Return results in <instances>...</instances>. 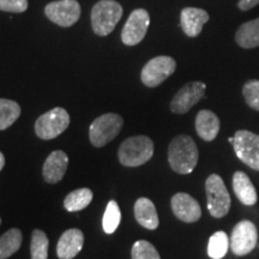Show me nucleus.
<instances>
[{
	"instance_id": "11",
	"label": "nucleus",
	"mask_w": 259,
	"mask_h": 259,
	"mask_svg": "<svg viewBox=\"0 0 259 259\" xmlns=\"http://www.w3.org/2000/svg\"><path fill=\"white\" fill-rule=\"evenodd\" d=\"M45 14L53 23L67 28L77 23L80 17V5L77 0H59L48 4Z\"/></svg>"
},
{
	"instance_id": "20",
	"label": "nucleus",
	"mask_w": 259,
	"mask_h": 259,
	"mask_svg": "<svg viewBox=\"0 0 259 259\" xmlns=\"http://www.w3.org/2000/svg\"><path fill=\"white\" fill-rule=\"evenodd\" d=\"M235 41L241 48L252 50L259 46V17L246 22L235 32Z\"/></svg>"
},
{
	"instance_id": "5",
	"label": "nucleus",
	"mask_w": 259,
	"mask_h": 259,
	"mask_svg": "<svg viewBox=\"0 0 259 259\" xmlns=\"http://www.w3.org/2000/svg\"><path fill=\"white\" fill-rule=\"evenodd\" d=\"M205 192L210 215L215 219L226 216L231 209V196L222 178L218 174H211L205 181Z\"/></svg>"
},
{
	"instance_id": "17",
	"label": "nucleus",
	"mask_w": 259,
	"mask_h": 259,
	"mask_svg": "<svg viewBox=\"0 0 259 259\" xmlns=\"http://www.w3.org/2000/svg\"><path fill=\"white\" fill-rule=\"evenodd\" d=\"M196 131L203 141H213L220 132V119L218 115L208 109L198 112L196 116Z\"/></svg>"
},
{
	"instance_id": "28",
	"label": "nucleus",
	"mask_w": 259,
	"mask_h": 259,
	"mask_svg": "<svg viewBox=\"0 0 259 259\" xmlns=\"http://www.w3.org/2000/svg\"><path fill=\"white\" fill-rule=\"evenodd\" d=\"M242 95H244L246 103L252 109L259 112V80L252 79L245 83L244 88H242Z\"/></svg>"
},
{
	"instance_id": "27",
	"label": "nucleus",
	"mask_w": 259,
	"mask_h": 259,
	"mask_svg": "<svg viewBox=\"0 0 259 259\" xmlns=\"http://www.w3.org/2000/svg\"><path fill=\"white\" fill-rule=\"evenodd\" d=\"M132 259H161L155 246L147 240L135 242L131 251Z\"/></svg>"
},
{
	"instance_id": "18",
	"label": "nucleus",
	"mask_w": 259,
	"mask_h": 259,
	"mask_svg": "<svg viewBox=\"0 0 259 259\" xmlns=\"http://www.w3.org/2000/svg\"><path fill=\"white\" fill-rule=\"evenodd\" d=\"M233 190L236 198L245 205H254L257 203V191L248 176L244 171H235L233 176Z\"/></svg>"
},
{
	"instance_id": "2",
	"label": "nucleus",
	"mask_w": 259,
	"mask_h": 259,
	"mask_svg": "<svg viewBox=\"0 0 259 259\" xmlns=\"http://www.w3.org/2000/svg\"><path fill=\"white\" fill-rule=\"evenodd\" d=\"M154 143L147 136L130 137L121 143L118 150L119 161L122 166L139 167L153 157Z\"/></svg>"
},
{
	"instance_id": "7",
	"label": "nucleus",
	"mask_w": 259,
	"mask_h": 259,
	"mask_svg": "<svg viewBox=\"0 0 259 259\" xmlns=\"http://www.w3.org/2000/svg\"><path fill=\"white\" fill-rule=\"evenodd\" d=\"M177 69L176 60L171 57L160 56L149 60L141 72V79L149 88H156L170 77Z\"/></svg>"
},
{
	"instance_id": "26",
	"label": "nucleus",
	"mask_w": 259,
	"mask_h": 259,
	"mask_svg": "<svg viewBox=\"0 0 259 259\" xmlns=\"http://www.w3.org/2000/svg\"><path fill=\"white\" fill-rule=\"evenodd\" d=\"M48 246L50 241L46 233L41 229H35L31 234L30 242L31 259H48Z\"/></svg>"
},
{
	"instance_id": "25",
	"label": "nucleus",
	"mask_w": 259,
	"mask_h": 259,
	"mask_svg": "<svg viewBox=\"0 0 259 259\" xmlns=\"http://www.w3.org/2000/svg\"><path fill=\"white\" fill-rule=\"evenodd\" d=\"M121 221V212L115 200H109L102 219V227L106 234H113Z\"/></svg>"
},
{
	"instance_id": "1",
	"label": "nucleus",
	"mask_w": 259,
	"mask_h": 259,
	"mask_svg": "<svg viewBox=\"0 0 259 259\" xmlns=\"http://www.w3.org/2000/svg\"><path fill=\"white\" fill-rule=\"evenodd\" d=\"M199 153L196 142L190 136L180 135L168 147V162L171 169L179 174L192 173L198 163Z\"/></svg>"
},
{
	"instance_id": "9",
	"label": "nucleus",
	"mask_w": 259,
	"mask_h": 259,
	"mask_svg": "<svg viewBox=\"0 0 259 259\" xmlns=\"http://www.w3.org/2000/svg\"><path fill=\"white\" fill-rule=\"evenodd\" d=\"M258 241V231L254 223L244 220L236 223L232 231L231 250L235 255H246L254 250Z\"/></svg>"
},
{
	"instance_id": "24",
	"label": "nucleus",
	"mask_w": 259,
	"mask_h": 259,
	"mask_svg": "<svg viewBox=\"0 0 259 259\" xmlns=\"http://www.w3.org/2000/svg\"><path fill=\"white\" fill-rule=\"evenodd\" d=\"M229 247L228 235L219 231L210 236L208 244V254L211 259H222L227 254Z\"/></svg>"
},
{
	"instance_id": "10",
	"label": "nucleus",
	"mask_w": 259,
	"mask_h": 259,
	"mask_svg": "<svg viewBox=\"0 0 259 259\" xmlns=\"http://www.w3.org/2000/svg\"><path fill=\"white\" fill-rule=\"evenodd\" d=\"M150 25V16L144 9H136L131 12L121 32V41L126 46H136L143 41Z\"/></svg>"
},
{
	"instance_id": "15",
	"label": "nucleus",
	"mask_w": 259,
	"mask_h": 259,
	"mask_svg": "<svg viewBox=\"0 0 259 259\" xmlns=\"http://www.w3.org/2000/svg\"><path fill=\"white\" fill-rule=\"evenodd\" d=\"M209 21V14L203 9L185 8L180 15V25L187 36L196 37L202 32L204 24Z\"/></svg>"
},
{
	"instance_id": "32",
	"label": "nucleus",
	"mask_w": 259,
	"mask_h": 259,
	"mask_svg": "<svg viewBox=\"0 0 259 259\" xmlns=\"http://www.w3.org/2000/svg\"><path fill=\"white\" fill-rule=\"evenodd\" d=\"M0 223H2V219H0Z\"/></svg>"
},
{
	"instance_id": "3",
	"label": "nucleus",
	"mask_w": 259,
	"mask_h": 259,
	"mask_svg": "<svg viewBox=\"0 0 259 259\" xmlns=\"http://www.w3.org/2000/svg\"><path fill=\"white\" fill-rule=\"evenodd\" d=\"M122 8L115 0H101L92 10L93 30L99 36H107L121 19Z\"/></svg>"
},
{
	"instance_id": "22",
	"label": "nucleus",
	"mask_w": 259,
	"mask_h": 259,
	"mask_svg": "<svg viewBox=\"0 0 259 259\" xmlns=\"http://www.w3.org/2000/svg\"><path fill=\"white\" fill-rule=\"evenodd\" d=\"M93 197V191L90 189L74 190L66 196L64 200V206L70 212L80 211L92 203Z\"/></svg>"
},
{
	"instance_id": "16",
	"label": "nucleus",
	"mask_w": 259,
	"mask_h": 259,
	"mask_svg": "<svg viewBox=\"0 0 259 259\" xmlns=\"http://www.w3.org/2000/svg\"><path fill=\"white\" fill-rule=\"evenodd\" d=\"M67 166H69V157L63 150H56L51 153L42 168V174L46 183H59L66 173Z\"/></svg>"
},
{
	"instance_id": "31",
	"label": "nucleus",
	"mask_w": 259,
	"mask_h": 259,
	"mask_svg": "<svg viewBox=\"0 0 259 259\" xmlns=\"http://www.w3.org/2000/svg\"><path fill=\"white\" fill-rule=\"evenodd\" d=\"M4 166H5V157L4 155H3V153H0V170L4 168Z\"/></svg>"
},
{
	"instance_id": "6",
	"label": "nucleus",
	"mask_w": 259,
	"mask_h": 259,
	"mask_svg": "<svg viewBox=\"0 0 259 259\" xmlns=\"http://www.w3.org/2000/svg\"><path fill=\"white\" fill-rule=\"evenodd\" d=\"M70 125V115L66 109L56 107L42 114L35 122V132L37 137L45 141L57 138Z\"/></svg>"
},
{
	"instance_id": "14",
	"label": "nucleus",
	"mask_w": 259,
	"mask_h": 259,
	"mask_svg": "<svg viewBox=\"0 0 259 259\" xmlns=\"http://www.w3.org/2000/svg\"><path fill=\"white\" fill-rule=\"evenodd\" d=\"M84 245V234L77 228L67 229L60 236L57 245V254L59 259H73L79 253Z\"/></svg>"
},
{
	"instance_id": "12",
	"label": "nucleus",
	"mask_w": 259,
	"mask_h": 259,
	"mask_svg": "<svg viewBox=\"0 0 259 259\" xmlns=\"http://www.w3.org/2000/svg\"><path fill=\"white\" fill-rule=\"evenodd\" d=\"M206 85L203 82H190L176 94L170 102V111L176 114H185L203 99Z\"/></svg>"
},
{
	"instance_id": "13",
	"label": "nucleus",
	"mask_w": 259,
	"mask_h": 259,
	"mask_svg": "<svg viewBox=\"0 0 259 259\" xmlns=\"http://www.w3.org/2000/svg\"><path fill=\"white\" fill-rule=\"evenodd\" d=\"M170 205L176 218L183 222H197L202 216V209L198 202L187 193L180 192L174 194L170 200Z\"/></svg>"
},
{
	"instance_id": "19",
	"label": "nucleus",
	"mask_w": 259,
	"mask_h": 259,
	"mask_svg": "<svg viewBox=\"0 0 259 259\" xmlns=\"http://www.w3.org/2000/svg\"><path fill=\"white\" fill-rule=\"evenodd\" d=\"M135 218L144 228L154 231L158 227V216L155 204L149 198H139L135 204Z\"/></svg>"
},
{
	"instance_id": "8",
	"label": "nucleus",
	"mask_w": 259,
	"mask_h": 259,
	"mask_svg": "<svg viewBox=\"0 0 259 259\" xmlns=\"http://www.w3.org/2000/svg\"><path fill=\"white\" fill-rule=\"evenodd\" d=\"M234 147L236 156L246 166L259 171V136L246 130H240L234 135Z\"/></svg>"
},
{
	"instance_id": "4",
	"label": "nucleus",
	"mask_w": 259,
	"mask_h": 259,
	"mask_svg": "<svg viewBox=\"0 0 259 259\" xmlns=\"http://www.w3.org/2000/svg\"><path fill=\"white\" fill-rule=\"evenodd\" d=\"M124 119L115 113H107L93 121L89 127V139L96 148H102L111 143L120 134Z\"/></svg>"
},
{
	"instance_id": "23",
	"label": "nucleus",
	"mask_w": 259,
	"mask_h": 259,
	"mask_svg": "<svg viewBox=\"0 0 259 259\" xmlns=\"http://www.w3.org/2000/svg\"><path fill=\"white\" fill-rule=\"evenodd\" d=\"M21 115V107L17 102L0 99V131L9 128Z\"/></svg>"
},
{
	"instance_id": "29",
	"label": "nucleus",
	"mask_w": 259,
	"mask_h": 259,
	"mask_svg": "<svg viewBox=\"0 0 259 259\" xmlns=\"http://www.w3.org/2000/svg\"><path fill=\"white\" fill-rule=\"evenodd\" d=\"M28 9V0H0V10L14 14H22Z\"/></svg>"
},
{
	"instance_id": "21",
	"label": "nucleus",
	"mask_w": 259,
	"mask_h": 259,
	"mask_svg": "<svg viewBox=\"0 0 259 259\" xmlns=\"http://www.w3.org/2000/svg\"><path fill=\"white\" fill-rule=\"evenodd\" d=\"M23 235L18 228L10 229L0 236V259H6L15 254L21 247Z\"/></svg>"
},
{
	"instance_id": "30",
	"label": "nucleus",
	"mask_w": 259,
	"mask_h": 259,
	"mask_svg": "<svg viewBox=\"0 0 259 259\" xmlns=\"http://www.w3.org/2000/svg\"><path fill=\"white\" fill-rule=\"evenodd\" d=\"M257 5H259V0H239L238 3V8L241 11H248Z\"/></svg>"
}]
</instances>
